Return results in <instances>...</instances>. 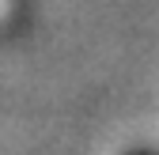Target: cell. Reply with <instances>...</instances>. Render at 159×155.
<instances>
[{
  "label": "cell",
  "instance_id": "cell-1",
  "mask_svg": "<svg viewBox=\"0 0 159 155\" xmlns=\"http://www.w3.org/2000/svg\"><path fill=\"white\" fill-rule=\"evenodd\" d=\"M129 155H155V151H129Z\"/></svg>",
  "mask_w": 159,
  "mask_h": 155
}]
</instances>
